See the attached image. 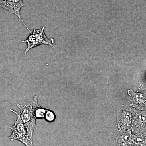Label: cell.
Masks as SVG:
<instances>
[{"mask_svg":"<svg viewBox=\"0 0 146 146\" xmlns=\"http://www.w3.org/2000/svg\"><path fill=\"white\" fill-rule=\"evenodd\" d=\"M20 111L18 112L22 121L30 138L33 140V134L36 129V117L35 110L39 106L38 104V96H35L33 98L29 100L24 104H17Z\"/></svg>","mask_w":146,"mask_h":146,"instance_id":"obj_1","label":"cell"},{"mask_svg":"<svg viewBox=\"0 0 146 146\" xmlns=\"http://www.w3.org/2000/svg\"><path fill=\"white\" fill-rule=\"evenodd\" d=\"M22 42L27 43V47L24 52L25 54H26L31 49L40 45H49L53 48L56 47L54 39L53 38L49 39L46 35L44 27L41 29H35L30 33L27 39L22 41Z\"/></svg>","mask_w":146,"mask_h":146,"instance_id":"obj_2","label":"cell"},{"mask_svg":"<svg viewBox=\"0 0 146 146\" xmlns=\"http://www.w3.org/2000/svg\"><path fill=\"white\" fill-rule=\"evenodd\" d=\"M10 111L16 114L17 116V119L14 125L10 127V129L12 131V133L9 138L11 141L18 140L26 146H33V140L29 136L19 112H16L13 110H10Z\"/></svg>","mask_w":146,"mask_h":146,"instance_id":"obj_3","label":"cell"},{"mask_svg":"<svg viewBox=\"0 0 146 146\" xmlns=\"http://www.w3.org/2000/svg\"><path fill=\"white\" fill-rule=\"evenodd\" d=\"M25 6L23 0H0V7L5 9L17 16L19 21L23 23L30 33L31 31L29 29L25 23L21 14V8Z\"/></svg>","mask_w":146,"mask_h":146,"instance_id":"obj_4","label":"cell"},{"mask_svg":"<svg viewBox=\"0 0 146 146\" xmlns=\"http://www.w3.org/2000/svg\"><path fill=\"white\" fill-rule=\"evenodd\" d=\"M118 146H136L135 135L130 130L119 131L115 134Z\"/></svg>","mask_w":146,"mask_h":146,"instance_id":"obj_5","label":"cell"},{"mask_svg":"<svg viewBox=\"0 0 146 146\" xmlns=\"http://www.w3.org/2000/svg\"><path fill=\"white\" fill-rule=\"evenodd\" d=\"M129 94L132 97L134 105L138 107H145V95L141 93H135L132 90L128 91Z\"/></svg>","mask_w":146,"mask_h":146,"instance_id":"obj_6","label":"cell"},{"mask_svg":"<svg viewBox=\"0 0 146 146\" xmlns=\"http://www.w3.org/2000/svg\"><path fill=\"white\" fill-rule=\"evenodd\" d=\"M45 118H46V121L49 122L54 121L55 119V115L54 113L50 110H47L45 114Z\"/></svg>","mask_w":146,"mask_h":146,"instance_id":"obj_7","label":"cell"}]
</instances>
